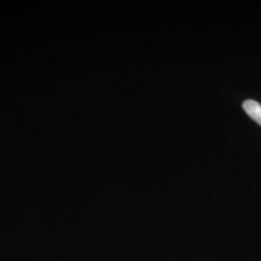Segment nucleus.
Wrapping results in <instances>:
<instances>
[{"instance_id":"1","label":"nucleus","mask_w":261,"mask_h":261,"mask_svg":"<svg viewBox=\"0 0 261 261\" xmlns=\"http://www.w3.org/2000/svg\"><path fill=\"white\" fill-rule=\"evenodd\" d=\"M243 109L246 113L261 126V105L253 100H247L243 103Z\"/></svg>"}]
</instances>
